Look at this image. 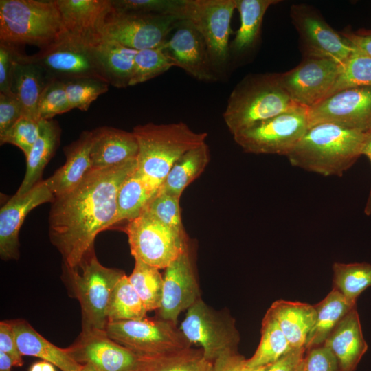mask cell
I'll return each mask as SVG.
<instances>
[{
  "instance_id": "6da1fadb",
  "label": "cell",
  "mask_w": 371,
  "mask_h": 371,
  "mask_svg": "<svg viewBox=\"0 0 371 371\" xmlns=\"http://www.w3.org/2000/svg\"><path fill=\"white\" fill-rule=\"evenodd\" d=\"M136 167L137 157L91 169L76 187L55 196L49 214V236L65 267L78 268L94 251L97 235L113 227L118 191Z\"/></svg>"
},
{
  "instance_id": "7a4b0ae2",
  "label": "cell",
  "mask_w": 371,
  "mask_h": 371,
  "mask_svg": "<svg viewBox=\"0 0 371 371\" xmlns=\"http://www.w3.org/2000/svg\"><path fill=\"white\" fill-rule=\"evenodd\" d=\"M368 133L330 122L315 124L286 157L295 167L326 177H340L362 155Z\"/></svg>"
},
{
  "instance_id": "3957f363",
  "label": "cell",
  "mask_w": 371,
  "mask_h": 371,
  "mask_svg": "<svg viewBox=\"0 0 371 371\" xmlns=\"http://www.w3.org/2000/svg\"><path fill=\"white\" fill-rule=\"evenodd\" d=\"M139 146L136 171L160 187L173 164L188 150L205 143L207 133H196L184 122L147 123L133 131Z\"/></svg>"
},
{
  "instance_id": "277c9868",
  "label": "cell",
  "mask_w": 371,
  "mask_h": 371,
  "mask_svg": "<svg viewBox=\"0 0 371 371\" xmlns=\"http://www.w3.org/2000/svg\"><path fill=\"white\" fill-rule=\"evenodd\" d=\"M297 104L282 86L280 74H251L232 91L223 117L234 135Z\"/></svg>"
},
{
  "instance_id": "5b68a950",
  "label": "cell",
  "mask_w": 371,
  "mask_h": 371,
  "mask_svg": "<svg viewBox=\"0 0 371 371\" xmlns=\"http://www.w3.org/2000/svg\"><path fill=\"white\" fill-rule=\"evenodd\" d=\"M67 32L56 0H1L0 41L45 47Z\"/></svg>"
},
{
  "instance_id": "8992f818",
  "label": "cell",
  "mask_w": 371,
  "mask_h": 371,
  "mask_svg": "<svg viewBox=\"0 0 371 371\" xmlns=\"http://www.w3.org/2000/svg\"><path fill=\"white\" fill-rule=\"evenodd\" d=\"M76 269L65 267L82 313V330H105L106 312L112 292L125 274L120 269L102 265L94 251Z\"/></svg>"
},
{
  "instance_id": "52a82bcc",
  "label": "cell",
  "mask_w": 371,
  "mask_h": 371,
  "mask_svg": "<svg viewBox=\"0 0 371 371\" xmlns=\"http://www.w3.org/2000/svg\"><path fill=\"white\" fill-rule=\"evenodd\" d=\"M308 127V108L297 104L278 115L256 123L233 137L246 153L286 157Z\"/></svg>"
},
{
  "instance_id": "ba28073f",
  "label": "cell",
  "mask_w": 371,
  "mask_h": 371,
  "mask_svg": "<svg viewBox=\"0 0 371 371\" xmlns=\"http://www.w3.org/2000/svg\"><path fill=\"white\" fill-rule=\"evenodd\" d=\"M179 329L191 344L201 346L205 357L211 361L225 352L237 351L240 336L234 319L201 298L187 310Z\"/></svg>"
},
{
  "instance_id": "9c48e42d",
  "label": "cell",
  "mask_w": 371,
  "mask_h": 371,
  "mask_svg": "<svg viewBox=\"0 0 371 371\" xmlns=\"http://www.w3.org/2000/svg\"><path fill=\"white\" fill-rule=\"evenodd\" d=\"M236 0H186L181 19L188 20L203 36L214 72L227 65L229 38Z\"/></svg>"
},
{
  "instance_id": "30bf717a",
  "label": "cell",
  "mask_w": 371,
  "mask_h": 371,
  "mask_svg": "<svg viewBox=\"0 0 371 371\" xmlns=\"http://www.w3.org/2000/svg\"><path fill=\"white\" fill-rule=\"evenodd\" d=\"M134 259L166 269L187 249L186 234L145 214L128 221L124 228Z\"/></svg>"
},
{
  "instance_id": "8fae6325",
  "label": "cell",
  "mask_w": 371,
  "mask_h": 371,
  "mask_svg": "<svg viewBox=\"0 0 371 371\" xmlns=\"http://www.w3.org/2000/svg\"><path fill=\"white\" fill-rule=\"evenodd\" d=\"M94 44L66 32L29 58L52 79L93 78L106 82L95 56Z\"/></svg>"
},
{
  "instance_id": "7c38bea8",
  "label": "cell",
  "mask_w": 371,
  "mask_h": 371,
  "mask_svg": "<svg viewBox=\"0 0 371 371\" xmlns=\"http://www.w3.org/2000/svg\"><path fill=\"white\" fill-rule=\"evenodd\" d=\"M105 331L137 355L165 353L192 345L176 324L161 319L108 322Z\"/></svg>"
},
{
  "instance_id": "4fadbf2b",
  "label": "cell",
  "mask_w": 371,
  "mask_h": 371,
  "mask_svg": "<svg viewBox=\"0 0 371 371\" xmlns=\"http://www.w3.org/2000/svg\"><path fill=\"white\" fill-rule=\"evenodd\" d=\"M179 21L172 15L120 12L113 8L100 36L136 51L151 49L161 46Z\"/></svg>"
},
{
  "instance_id": "5bb4252c",
  "label": "cell",
  "mask_w": 371,
  "mask_h": 371,
  "mask_svg": "<svg viewBox=\"0 0 371 371\" xmlns=\"http://www.w3.org/2000/svg\"><path fill=\"white\" fill-rule=\"evenodd\" d=\"M290 16L306 57L326 58L343 64L355 51L341 33L333 30L312 7L293 4Z\"/></svg>"
},
{
  "instance_id": "9a60e30c",
  "label": "cell",
  "mask_w": 371,
  "mask_h": 371,
  "mask_svg": "<svg viewBox=\"0 0 371 371\" xmlns=\"http://www.w3.org/2000/svg\"><path fill=\"white\" fill-rule=\"evenodd\" d=\"M341 68L331 59L305 57L296 67L280 74V81L294 102L309 109L326 98Z\"/></svg>"
},
{
  "instance_id": "2e32d148",
  "label": "cell",
  "mask_w": 371,
  "mask_h": 371,
  "mask_svg": "<svg viewBox=\"0 0 371 371\" xmlns=\"http://www.w3.org/2000/svg\"><path fill=\"white\" fill-rule=\"evenodd\" d=\"M309 126L330 122L368 133L371 131V87L346 89L308 109Z\"/></svg>"
},
{
  "instance_id": "e0dca14e",
  "label": "cell",
  "mask_w": 371,
  "mask_h": 371,
  "mask_svg": "<svg viewBox=\"0 0 371 371\" xmlns=\"http://www.w3.org/2000/svg\"><path fill=\"white\" fill-rule=\"evenodd\" d=\"M173 31L161 45L173 67H180L200 81L216 80L205 42L191 22L181 20Z\"/></svg>"
},
{
  "instance_id": "ac0fdd59",
  "label": "cell",
  "mask_w": 371,
  "mask_h": 371,
  "mask_svg": "<svg viewBox=\"0 0 371 371\" xmlns=\"http://www.w3.org/2000/svg\"><path fill=\"white\" fill-rule=\"evenodd\" d=\"M67 349L78 363H91L102 371H134L137 363V355L113 340L105 330H82Z\"/></svg>"
},
{
  "instance_id": "d6986e66",
  "label": "cell",
  "mask_w": 371,
  "mask_h": 371,
  "mask_svg": "<svg viewBox=\"0 0 371 371\" xmlns=\"http://www.w3.org/2000/svg\"><path fill=\"white\" fill-rule=\"evenodd\" d=\"M201 299L188 249L171 262L163 276V290L158 310L159 319L177 325L179 315Z\"/></svg>"
},
{
  "instance_id": "ffe728a7",
  "label": "cell",
  "mask_w": 371,
  "mask_h": 371,
  "mask_svg": "<svg viewBox=\"0 0 371 371\" xmlns=\"http://www.w3.org/2000/svg\"><path fill=\"white\" fill-rule=\"evenodd\" d=\"M55 196L46 180H42L23 194L15 193L0 210V256L4 260L19 258V234L27 214Z\"/></svg>"
},
{
  "instance_id": "44dd1931",
  "label": "cell",
  "mask_w": 371,
  "mask_h": 371,
  "mask_svg": "<svg viewBox=\"0 0 371 371\" xmlns=\"http://www.w3.org/2000/svg\"><path fill=\"white\" fill-rule=\"evenodd\" d=\"M67 32L92 43L100 32L113 7L111 0H56Z\"/></svg>"
},
{
  "instance_id": "7402d4cb",
  "label": "cell",
  "mask_w": 371,
  "mask_h": 371,
  "mask_svg": "<svg viewBox=\"0 0 371 371\" xmlns=\"http://www.w3.org/2000/svg\"><path fill=\"white\" fill-rule=\"evenodd\" d=\"M338 359L341 371H355L368 348L357 306L337 324L324 344Z\"/></svg>"
},
{
  "instance_id": "603a6c76",
  "label": "cell",
  "mask_w": 371,
  "mask_h": 371,
  "mask_svg": "<svg viewBox=\"0 0 371 371\" xmlns=\"http://www.w3.org/2000/svg\"><path fill=\"white\" fill-rule=\"evenodd\" d=\"M91 131V169L115 166L137 157L139 146L133 132L110 126Z\"/></svg>"
},
{
  "instance_id": "cb8c5ba5",
  "label": "cell",
  "mask_w": 371,
  "mask_h": 371,
  "mask_svg": "<svg viewBox=\"0 0 371 371\" xmlns=\"http://www.w3.org/2000/svg\"><path fill=\"white\" fill-rule=\"evenodd\" d=\"M92 131H85L79 137L63 148L65 163L46 182L57 196L76 187L91 170Z\"/></svg>"
},
{
  "instance_id": "d4e9b609",
  "label": "cell",
  "mask_w": 371,
  "mask_h": 371,
  "mask_svg": "<svg viewBox=\"0 0 371 371\" xmlns=\"http://www.w3.org/2000/svg\"><path fill=\"white\" fill-rule=\"evenodd\" d=\"M10 322L22 356L38 357L62 371H79L82 364L72 359L67 348H59L47 340L24 319Z\"/></svg>"
},
{
  "instance_id": "484cf974",
  "label": "cell",
  "mask_w": 371,
  "mask_h": 371,
  "mask_svg": "<svg viewBox=\"0 0 371 371\" xmlns=\"http://www.w3.org/2000/svg\"><path fill=\"white\" fill-rule=\"evenodd\" d=\"M267 311L276 320L293 349L305 348L307 336L316 319L314 306L279 300L273 302Z\"/></svg>"
},
{
  "instance_id": "4316f807",
  "label": "cell",
  "mask_w": 371,
  "mask_h": 371,
  "mask_svg": "<svg viewBox=\"0 0 371 371\" xmlns=\"http://www.w3.org/2000/svg\"><path fill=\"white\" fill-rule=\"evenodd\" d=\"M51 80L46 71L28 55L24 54L19 58L13 75L12 91L22 106L23 115L38 120V104Z\"/></svg>"
},
{
  "instance_id": "83f0119b",
  "label": "cell",
  "mask_w": 371,
  "mask_h": 371,
  "mask_svg": "<svg viewBox=\"0 0 371 371\" xmlns=\"http://www.w3.org/2000/svg\"><path fill=\"white\" fill-rule=\"evenodd\" d=\"M60 134L61 129L56 120L41 121L39 136L25 157V175L16 194H25L42 181L45 167L60 145Z\"/></svg>"
},
{
  "instance_id": "f1b7e54d",
  "label": "cell",
  "mask_w": 371,
  "mask_h": 371,
  "mask_svg": "<svg viewBox=\"0 0 371 371\" xmlns=\"http://www.w3.org/2000/svg\"><path fill=\"white\" fill-rule=\"evenodd\" d=\"M94 51L106 82L117 88L130 86L137 51L113 41L101 38Z\"/></svg>"
},
{
  "instance_id": "f546056e",
  "label": "cell",
  "mask_w": 371,
  "mask_h": 371,
  "mask_svg": "<svg viewBox=\"0 0 371 371\" xmlns=\"http://www.w3.org/2000/svg\"><path fill=\"white\" fill-rule=\"evenodd\" d=\"M134 371H213L214 362L201 348L188 347L165 353L137 355Z\"/></svg>"
},
{
  "instance_id": "4dcf8cb0",
  "label": "cell",
  "mask_w": 371,
  "mask_h": 371,
  "mask_svg": "<svg viewBox=\"0 0 371 371\" xmlns=\"http://www.w3.org/2000/svg\"><path fill=\"white\" fill-rule=\"evenodd\" d=\"M278 0H236V10L240 16V25L229 45L230 52L240 55L256 45L265 12Z\"/></svg>"
},
{
  "instance_id": "1f68e13d",
  "label": "cell",
  "mask_w": 371,
  "mask_h": 371,
  "mask_svg": "<svg viewBox=\"0 0 371 371\" xmlns=\"http://www.w3.org/2000/svg\"><path fill=\"white\" fill-rule=\"evenodd\" d=\"M209 161L206 143L188 150L173 164L158 190L181 198L186 187L204 171Z\"/></svg>"
},
{
  "instance_id": "d6a6232c",
  "label": "cell",
  "mask_w": 371,
  "mask_h": 371,
  "mask_svg": "<svg viewBox=\"0 0 371 371\" xmlns=\"http://www.w3.org/2000/svg\"><path fill=\"white\" fill-rule=\"evenodd\" d=\"M314 306L316 319L307 336L306 350L323 345L337 324L357 304L350 303L333 288L324 300Z\"/></svg>"
},
{
  "instance_id": "836d02e7",
  "label": "cell",
  "mask_w": 371,
  "mask_h": 371,
  "mask_svg": "<svg viewBox=\"0 0 371 371\" xmlns=\"http://www.w3.org/2000/svg\"><path fill=\"white\" fill-rule=\"evenodd\" d=\"M136 169V168H135ZM159 190L135 170L123 182L117 195V212L113 226L138 217Z\"/></svg>"
},
{
  "instance_id": "e575fe53",
  "label": "cell",
  "mask_w": 371,
  "mask_h": 371,
  "mask_svg": "<svg viewBox=\"0 0 371 371\" xmlns=\"http://www.w3.org/2000/svg\"><path fill=\"white\" fill-rule=\"evenodd\" d=\"M293 349L276 320L267 311L262 322L258 346L254 354L245 359V366L254 368L270 366Z\"/></svg>"
},
{
  "instance_id": "d590c367",
  "label": "cell",
  "mask_w": 371,
  "mask_h": 371,
  "mask_svg": "<svg viewBox=\"0 0 371 371\" xmlns=\"http://www.w3.org/2000/svg\"><path fill=\"white\" fill-rule=\"evenodd\" d=\"M333 288L351 304H357L360 294L371 286V264L334 262Z\"/></svg>"
},
{
  "instance_id": "8d00e7d4",
  "label": "cell",
  "mask_w": 371,
  "mask_h": 371,
  "mask_svg": "<svg viewBox=\"0 0 371 371\" xmlns=\"http://www.w3.org/2000/svg\"><path fill=\"white\" fill-rule=\"evenodd\" d=\"M147 312L128 276L124 274L112 292L106 312L108 322L142 319Z\"/></svg>"
},
{
  "instance_id": "74e56055",
  "label": "cell",
  "mask_w": 371,
  "mask_h": 371,
  "mask_svg": "<svg viewBox=\"0 0 371 371\" xmlns=\"http://www.w3.org/2000/svg\"><path fill=\"white\" fill-rule=\"evenodd\" d=\"M159 269L139 259H135V265L128 280L140 297L147 311L157 310L161 304L163 276Z\"/></svg>"
},
{
  "instance_id": "f35d334b",
  "label": "cell",
  "mask_w": 371,
  "mask_h": 371,
  "mask_svg": "<svg viewBox=\"0 0 371 371\" xmlns=\"http://www.w3.org/2000/svg\"><path fill=\"white\" fill-rule=\"evenodd\" d=\"M359 87H371V57L355 50L342 64V68L328 95Z\"/></svg>"
},
{
  "instance_id": "ab89813d",
  "label": "cell",
  "mask_w": 371,
  "mask_h": 371,
  "mask_svg": "<svg viewBox=\"0 0 371 371\" xmlns=\"http://www.w3.org/2000/svg\"><path fill=\"white\" fill-rule=\"evenodd\" d=\"M173 65L164 52L161 45L137 51L130 86L151 80L169 70Z\"/></svg>"
},
{
  "instance_id": "60d3db41",
  "label": "cell",
  "mask_w": 371,
  "mask_h": 371,
  "mask_svg": "<svg viewBox=\"0 0 371 371\" xmlns=\"http://www.w3.org/2000/svg\"><path fill=\"white\" fill-rule=\"evenodd\" d=\"M63 82L71 109H78L82 111H87L94 100L107 92L110 85L93 78H75Z\"/></svg>"
},
{
  "instance_id": "b9f144b4",
  "label": "cell",
  "mask_w": 371,
  "mask_h": 371,
  "mask_svg": "<svg viewBox=\"0 0 371 371\" xmlns=\"http://www.w3.org/2000/svg\"><path fill=\"white\" fill-rule=\"evenodd\" d=\"M179 201V197L158 190L142 214L151 216L179 232H185L181 221Z\"/></svg>"
},
{
  "instance_id": "7bdbcfd3",
  "label": "cell",
  "mask_w": 371,
  "mask_h": 371,
  "mask_svg": "<svg viewBox=\"0 0 371 371\" xmlns=\"http://www.w3.org/2000/svg\"><path fill=\"white\" fill-rule=\"evenodd\" d=\"M185 3L186 0H111L116 12L172 15L181 20Z\"/></svg>"
},
{
  "instance_id": "ee69618b",
  "label": "cell",
  "mask_w": 371,
  "mask_h": 371,
  "mask_svg": "<svg viewBox=\"0 0 371 371\" xmlns=\"http://www.w3.org/2000/svg\"><path fill=\"white\" fill-rule=\"evenodd\" d=\"M71 109L63 80L52 79L45 88L37 107L38 120H52Z\"/></svg>"
},
{
  "instance_id": "f6af8a7d",
  "label": "cell",
  "mask_w": 371,
  "mask_h": 371,
  "mask_svg": "<svg viewBox=\"0 0 371 371\" xmlns=\"http://www.w3.org/2000/svg\"><path fill=\"white\" fill-rule=\"evenodd\" d=\"M41 121L23 115L7 132L0 135V144L16 146L26 157L39 136Z\"/></svg>"
},
{
  "instance_id": "bcb514c9",
  "label": "cell",
  "mask_w": 371,
  "mask_h": 371,
  "mask_svg": "<svg viewBox=\"0 0 371 371\" xmlns=\"http://www.w3.org/2000/svg\"><path fill=\"white\" fill-rule=\"evenodd\" d=\"M23 54L19 45L0 41V93L13 94L12 82L14 69Z\"/></svg>"
},
{
  "instance_id": "7dc6e473",
  "label": "cell",
  "mask_w": 371,
  "mask_h": 371,
  "mask_svg": "<svg viewBox=\"0 0 371 371\" xmlns=\"http://www.w3.org/2000/svg\"><path fill=\"white\" fill-rule=\"evenodd\" d=\"M304 363L306 371H341L337 358L324 345L306 350Z\"/></svg>"
},
{
  "instance_id": "c3c4849f",
  "label": "cell",
  "mask_w": 371,
  "mask_h": 371,
  "mask_svg": "<svg viewBox=\"0 0 371 371\" xmlns=\"http://www.w3.org/2000/svg\"><path fill=\"white\" fill-rule=\"evenodd\" d=\"M22 115V106L14 93H0V135L7 132Z\"/></svg>"
},
{
  "instance_id": "681fc988",
  "label": "cell",
  "mask_w": 371,
  "mask_h": 371,
  "mask_svg": "<svg viewBox=\"0 0 371 371\" xmlns=\"http://www.w3.org/2000/svg\"><path fill=\"white\" fill-rule=\"evenodd\" d=\"M0 351L12 360L13 366H22L23 360L17 346L14 332L10 321L0 322Z\"/></svg>"
},
{
  "instance_id": "f907efd6",
  "label": "cell",
  "mask_w": 371,
  "mask_h": 371,
  "mask_svg": "<svg viewBox=\"0 0 371 371\" xmlns=\"http://www.w3.org/2000/svg\"><path fill=\"white\" fill-rule=\"evenodd\" d=\"M305 353V348L293 349L269 366L267 371H297L304 359Z\"/></svg>"
},
{
  "instance_id": "816d5d0a",
  "label": "cell",
  "mask_w": 371,
  "mask_h": 371,
  "mask_svg": "<svg viewBox=\"0 0 371 371\" xmlns=\"http://www.w3.org/2000/svg\"><path fill=\"white\" fill-rule=\"evenodd\" d=\"M341 34L355 50L371 57V30H346Z\"/></svg>"
},
{
  "instance_id": "f5cc1de1",
  "label": "cell",
  "mask_w": 371,
  "mask_h": 371,
  "mask_svg": "<svg viewBox=\"0 0 371 371\" xmlns=\"http://www.w3.org/2000/svg\"><path fill=\"white\" fill-rule=\"evenodd\" d=\"M245 359L238 351L225 352L214 361L213 371H241Z\"/></svg>"
},
{
  "instance_id": "db71d44e",
  "label": "cell",
  "mask_w": 371,
  "mask_h": 371,
  "mask_svg": "<svg viewBox=\"0 0 371 371\" xmlns=\"http://www.w3.org/2000/svg\"><path fill=\"white\" fill-rule=\"evenodd\" d=\"M362 155H365L369 159L371 164V131L368 133L367 137L362 151ZM364 213L367 216L371 214V186L366 204L364 209Z\"/></svg>"
},
{
  "instance_id": "11a10c76",
  "label": "cell",
  "mask_w": 371,
  "mask_h": 371,
  "mask_svg": "<svg viewBox=\"0 0 371 371\" xmlns=\"http://www.w3.org/2000/svg\"><path fill=\"white\" fill-rule=\"evenodd\" d=\"M29 371H56L54 365L45 361L33 363Z\"/></svg>"
},
{
  "instance_id": "9f6ffc18",
  "label": "cell",
  "mask_w": 371,
  "mask_h": 371,
  "mask_svg": "<svg viewBox=\"0 0 371 371\" xmlns=\"http://www.w3.org/2000/svg\"><path fill=\"white\" fill-rule=\"evenodd\" d=\"M12 366L13 364L11 359L0 351V371H11Z\"/></svg>"
},
{
  "instance_id": "6f0895ef",
  "label": "cell",
  "mask_w": 371,
  "mask_h": 371,
  "mask_svg": "<svg viewBox=\"0 0 371 371\" xmlns=\"http://www.w3.org/2000/svg\"><path fill=\"white\" fill-rule=\"evenodd\" d=\"M79 371H102L94 365L91 363H85L82 365V367Z\"/></svg>"
},
{
  "instance_id": "680465c9",
  "label": "cell",
  "mask_w": 371,
  "mask_h": 371,
  "mask_svg": "<svg viewBox=\"0 0 371 371\" xmlns=\"http://www.w3.org/2000/svg\"><path fill=\"white\" fill-rule=\"evenodd\" d=\"M268 367L269 366H265L257 367V368H249L245 367L244 364V366L241 371H267Z\"/></svg>"
},
{
  "instance_id": "91938a15",
  "label": "cell",
  "mask_w": 371,
  "mask_h": 371,
  "mask_svg": "<svg viewBox=\"0 0 371 371\" xmlns=\"http://www.w3.org/2000/svg\"><path fill=\"white\" fill-rule=\"evenodd\" d=\"M297 371H306L305 363H304V357L303 361H302V363L299 366Z\"/></svg>"
}]
</instances>
